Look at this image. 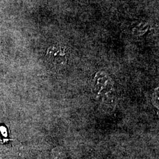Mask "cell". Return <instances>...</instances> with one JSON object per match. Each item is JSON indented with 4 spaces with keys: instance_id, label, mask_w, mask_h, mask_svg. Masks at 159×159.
Listing matches in <instances>:
<instances>
[{
    "instance_id": "6da1fadb",
    "label": "cell",
    "mask_w": 159,
    "mask_h": 159,
    "mask_svg": "<svg viewBox=\"0 0 159 159\" xmlns=\"http://www.w3.org/2000/svg\"><path fill=\"white\" fill-rule=\"evenodd\" d=\"M46 58L55 68H62L68 61V51L66 47L60 45L51 46L47 51Z\"/></svg>"
}]
</instances>
